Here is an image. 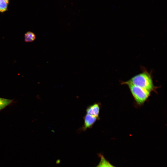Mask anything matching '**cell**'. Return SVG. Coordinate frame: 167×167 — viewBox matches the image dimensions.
<instances>
[{
    "label": "cell",
    "mask_w": 167,
    "mask_h": 167,
    "mask_svg": "<svg viewBox=\"0 0 167 167\" xmlns=\"http://www.w3.org/2000/svg\"><path fill=\"white\" fill-rule=\"evenodd\" d=\"M122 84H131L138 86L150 92L154 88L151 75L146 71H144L132 77L130 80Z\"/></svg>",
    "instance_id": "obj_1"
},
{
    "label": "cell",
    "mask_w": 167,
    "mask_h": 167,
    "mask_svg": "<svg viewBox=\"0 0 167 167\" xmlns=\"http://www.w3.org/2000/svg\"><path fill=\"white\" fill-rule=\"evenodd\" d=\"M136 103L139 105L143 103L150 95V92L138 86L127 84Z\"/></svg>",
    "instance_id": "obj_2"
},
{
    "label": "cell",
    "mask_w": 167,
    "mask_h": 167,
    "mask_svg": "<svg viewBox=\"0 0 167 167\" xmlns=\"http://www.w3.org/2000/svg\"><path fill=\"white\" fill-rule=\"evenodd\" d=\"M98 118L86 114L84 117V123L80 128V131H85L88 129L92 127Z\"/></svg>",
    "instance_id": "obj_3"
},
{
    "label": "cell",
    "mask_w": 167,
    "mask_h": 167,
    "mask_svg": "<svg viewBox=\"0 0 167 167\" xmlns=\"http://www.w3.org/2000/svg\"><path fill=\"white\" fill-rule=\"evenodd\" d=\"M100 107L98 103H95L88 106L86 109L87 114L99 118Z\"/></svg>",
    "instance_id": "obj_4"
},
{
    "label": "cell",
    "mask_w": 167,
    "mask_h": 167,
    "mask_svg": "<svg viewBox=\"0 0 167 167\" xmlns=\"http://www.w3.org/2000/svg\"><path fill=\"white\" fill-rule=\"evenodd\" d=\"M13 102V100L0 97V111Z\"/></svg>",
    "instance_id": "obj_5"
},
{
    "label": "cell",
    "mask_w": 167,
    "mask_h": 167,
    "mask_svg": "<svg viewBox=\"0 0 167 167\" xmlns=\"http://www.w3.org/2000/svg\"><path fill=\"white\" fill-rule=\"evenodd\" d=\"M10 0H0V12L3 13L8 10Z\"/></svg>",
    "instance_id": "obj_6"
},
{
    "label": "cell",
    "mask_w": 167,
    "mask_h": 167,
    "mask_svg": "<svg viewBox=\"0 0 167 167\" xmlns=\"http://www.w3.org/2000/svg\"><path fill=\"white\" fill-rule=\"evenodd\" d=\"M36 38L35 34L32 32L28 31L24 35V41L26 42L33 41Z\"/></svg>",
    "instance_id": "obj_7"
},
{
    "label": "cell",
    "mask_w": 167,
    "mask_h": 167,
    "mask_svg": "<svg viewBox=\"0 0 167 167\" xmlns=\"http://www.w3.org/2000/svg\"><path fill=\"white\" fill-rule=\"evenodd\" d=\"M101 160L99 165L100 167H113V165L108 161L102 155H100Z\"/></svg>",
    "instance_id": "obj_8"
},
{
    "label": "cell",
    "mask_w": 167,
    "mask_h": 167,
    "mask_svg": "<svg viewBox=\"0 0 167 167\" xmlns=\"http://www.w3.org/2000/svg\"><path fill=\"white\" fill-rule=\"evenodd\" d=\"M96 167H100V166H99V165H98Z\"/></svg>",
    "instance_id": "obj_9"
},
{
    "label": "cell",
    "mask_w": 167,
    "mask_h": 167,
    "mask_svg": "<svg viewBox=\"0 0 167 167\" xmlns=\"http://www.w3.org/2000/svg\"><path fill=\"white\" fill-rule=\"evenodd\" d=\"M113 167H115V166H113Z\"/></svg>",
    "instance_id": "obj_10"
}]
</instances>
